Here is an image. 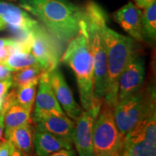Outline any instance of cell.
I'll list each match as a JSON object with an SVG mask.
<instances>
[{
  "label": "cell",
  "instance_id": "cell-1",
  "mask_svg": "<svg viewBox=\"0 0 156 156\" xmlns=\"http://www.w3.org/2000/svg\"><path fill=\"white\" fill-rule=\"evenodd\" d=\"M19 5L59 42L67 44L79 33L83 10L68 0H19Z\"/></svg>",
  "mask_w": 156,
  "mask_h": 156
},
{
  "label": "cell",
  "instance_id": "cell-2",
  "mask_svg": "<svg viewBox=\"0 0 156 156\" xmlns=\"http://www.w3.org/2000/svg\"><path fill=\"white\" fill-rule=\"evenodd\" d=\"M60 61L67 64L75 73L83 108L87 111L96 104L93 91V58L87 36L86 23L83 17L77 36L67 43Z\"/></svg>",
  "mask_w": 156,
  "mask_h": 156
},
{
  "label": "cell",
  "instance_id": "cell-3",
  "mask_svg": "<svg viewBox=\"0 0 156 156\" xmlns=\"http://www.w3.org/2000/svg\"><path fill=\"white\" fill-rule=\"evenodd\" d=\"M86 23L89 44L93 58V91L96 104L101 105L106 93L107 85L106 46L103 34L106 24V12L98 4L90 1L83 10Z\"/></svg>",
  "mask_w": 156,
  "mask_h": 156
},
{
  "label": "cell",
  "instance_id": "cell-4",
  "mask_svg": "<svg viewBox=\"0 0 156 156\" xmlns=\"http://www.w3.org/2000/svg\"><path fill=\"white\" fill-rule=\"evenodd\" d=\"M103 34L106 46L107 85L103 103L114 108L118 98L119 80L122 72L134 57L138 56L133 38L123 36L103 25Z\"/></svg>",
  "mask_w": 156,
  "mask_h": 156
},
{
  "label": "cell",
  "instance_id": "cell-5",
  "mask_svg": "<svg viewBox=\"0 0 156 156\" xmlns=\"http://www.w3.org/2000/svg\"><path fill=\"white\" fill-rule=\"evenodd\" d=\"M94 156H120L125 136L119 131L114 119V107L102 103L93 131Z\"/></svg>",
  "mask_w": 156,
  "mask_h": 156
},
{
  "label": "cell",
  "instance_id": "cell-6",
  "mask_svg": "<svg viewBox=\"0 0 156 156\" xmlns=\"http://www.w3.org/2000/svg\"><path fill=\"white\" fill-rule=\"evenodd\" d=\"M155 104V88L142 87L131 96L117 101L114 108V119L119 131L125 136Z\"/></svg>",
  "mask_w": 156,
  "mask_h": 156
},
{
  "label": "cell",
  "instance_id": "cell-7",
  "mask_svg": "<svg viewBox=\"0 0 156 156\" xmlns=\"http://www.w3.org/2000/svg\"><path fill=\"white\" fill-rule=\"evenodd\" d=\"M156 106L153 105L125 136L124 150L129 156H156Z\"/></svg>",
  "mask_w": 156,
  "mask_h": 156
},
{
  "label": "cell",
  "instance_id": "cell-8",
  "mask_svg": "<svg viewBox=\"0 0 156 156\" xmlns=\"http://www.w3.org/2000/svg\"><path fill=\"white\" fill-rule=\"evenodd\" d=\"M30 53L45 72L58 67L62 56L58 41L48 31L39 25L30 32Z\"/></svg>",
  "mask_w": 156,
  "mask_h": 156
},
{
  "label": "cell",
  "instance_id": "cell-9",
  "mask_svg": "<svg viewBox=\"0 0 156 156\" xmlns=\"http://www.w3.org/2000/svg\"><path fill=\"white\" fill-rule=\"evenodd\" d=\"M101 105H95L89 110L82 112L75 121L73 143L75 144L79 156H94L93 143V126L100 112Z\"/></svg>",
  "mask_w": 156,
  "mask_h": 156
},
{
  "label": "cell",
  "instance_id": "cell-10",
  "mask_svg": "<svg viewBox=\"0 0 156 156\" xmlns=\"http://www.w3.org/2000/svg\"><path fill=\"white\" fill-rule=\"evenodd\" d=\"M32 120L37 129L48 132L73 143L75 124L66 114L41 112L34 114Z\"/></svg>",
  "mask_w": 156,
  "mask_h": 156
},
{
  "label": "cell",
  "instance_id": "cell-11",
  "mask_svg": "<svg viewBox=\"0 0 156 156\" xmlns=\"http://www.w3.org/2000/svg\"><path fill=\"white\" fill-rule=\"evenodd\" d=\"M145 67L143 58L136 56L129 63L119 80L117 101L135 94L145 83Z\"/></svg>",
  "mask_w": 156,
  "mask_h": 156
},
{
  "label": "cell",
  "instance_id": "cell-12",
  "mask_svg": "<svg viewBox=\"0 0 156 156\" xmlns=\"http://www.w3.org/2000/svg\"><path fill=\"white\" fill-rule=\"evenodd\" d=\"M48 80L60 106L69 119L76 121L83 111L74 98L73 92L58 67L48 73Z\"/></svg>",
  "mask_w": 156,
  "mask_h": 156
},
{
  "label": "cell",
  "instance_id": "cell-13",
  "mask_svg": "<svg viewBox=\"0 0 156 156\" xmlns=\"http://www.w3.org/2000/svg\"><path fill=\"white\" fill-rule=\"evenodd\" d=\"M114 19L134 41H144L142 30V10L132 2L116 11Z\"/></svg>",
  "mask_w": 156,
  "mask_h": 156
},
{
  "label": "cell",
  "instance_id": "cell-14",
  "mask_svg": "<svg viewBox=\"0 0 156 156\" xmlns=\"http://www.w3.org/2000/svg\"><path fill=\"white\" fill-rule=\"evenodd\" d=\"M0 18L7 25L28 32H31L40 25L24 9L3 1H0Z\"/></svg>",
  "mask_w": 156,
  "mask_h": 156
},
{
  "label": "cell",
  "instance_id": "cell-15",
  "mask_svg": "<svg viewBox=\"0 0 156 156\" xmlns=\"http://www.w3.org/2000/svg\"><path fill=\"white\" fill-rule=\"evenodd\" d=\"M34 114L49 112L59 114H66L60 106L48 80L47 72H45L38 82V90L35 99Z\"/></svg>",
  "mask_w": 156,
  "mask_h": 156
},
{
  "label": "cell",
  "instance_id": "cell-16",
  "mask_svg": "<svg viewBox=\"0 0 156 156\" xmlns=\"http://www.w3.org/2000/svg\"><path fill=\"white\" fill-rule=\"evenodd\" d=\"M34 146L36 156H48L62 149H72L73 143L48 132L36 129Z\"/></svg>",
  "mask_w": 156,
  "mask_h": 156
},
{
  "label": "cell",
  "instance_id": "cell-17",
  "mask_svg": "<svg viewBox=\"0 0 156 156\" xmlns=\"http://www.w3.org/2000/svg\"><path fill=\"white\" fill-rule=\"evenodd\" d=\"M35 129L32 123L15 128L5 137L25 156H33Z\"/></svg>",
  "mask_w": 156,
  "mask_h": 156
},
{
  "label": "cell",
  "instance_id": "cell-18",
  "mask_svg": "<svg viewBox=\"0 0 156 156\" xmlns=\"http://www.w3.org/2000/svg\"><path fill=\"white\" fill-rule=\"evenodd\" d=\"M2 114H3L5 137L14 129L33 122L30 113L17 103L11 105Z\"/></svg>",
  "mask_w": 156,
  "mask_h": 156
},
{
  "label": "cell",
  "instance_id": "cell-19",
  "mask_svg": "<svg viewBox=\"0 0 156 156\" xmlns=\"http://www.w3.org/2000/svg\"><path fill=\"white\" fill-rule=\"evenodd\" d=\"M44 73L45 71L40 67H29L12 72V87H20L33 83L38 84Z\"/></svg>",
  "mask_w": 156,
  "mask_h": 156
},
{
  "label": "cell",
  "instance_id": "cell-20",
  "mask_svg": "<svg viewBox=\"0 0 156 156\" xmlns=\"http://www.w3.org/2000/svg\"><path fill=\"white\" fill-rule=\"evenodd\" d=\"M142 12V30L144 41L154 44L156 38V2Z\"/></svg>",
  "mask_w": 156,
  "mask_h": 156
},
{
  "label": "cell",
  "instance_id": "cell-21",
  "mask_svg": "<svg viewBox=\"0 0 156 156\" xmlns=\"http://www.w3.org/2000/svg\"><path fill=\"white\" fill-rule=\"evenodd\" d=\"M3 64L11 72L29 67H40L38 61L32 54L20 51L12 54Z\"/></svg>",
  "mask_w": 156,
  "mask_h": 156
},
{
  "label": "cell",
  "instance_id": "cell-22",
  "mask_svg": "<svg viewBox=\"0 0 156 156\" xmlns=\"http://www.w3.org/2000/svg\"><path fill=\"white\" fill-rule=\"evenodd\" d=\"M38 84L33 83L20 87H14L15 99L17 104L31 113L36 96V87Z\"/></svg>",
  "mask_w": 156,
  "mask_h": 156
},
{
  "label": "cell",
  "instance_id": "cell-23",
  "mask_svg": "<svg viewBox=\"0 0 156 156\" xmlns=\"http://www.w3.org/2000/svg\"><path fill=\"white\" fill-rule=\"evenodd\" d=\"M12 86V81L11 77L0 80V112L2 110L4 101Z\"/></svg>",
  "mask_w": 156,
  "mask_h": 156
},
{
  "label": "cell",
  "instance_id": "cell-24",
  "mask_svg": "<svg viewBox=\"0 0 156 156\" xmlns=\"http://www.w3.org/2000/svg\"><path fill=\"white\" fill-rule=\"evenodd\" d=\"M17 51V41L15 40V42L13 44L7 45L4 47L0 48V63H4L9 56Z\"/></svg>",
  "mask_w": 156,
  "mask_h": 156
},
{
  "label": "cell",
  "instance_id": "cell-25",
  "mask_svg": "<svg viewBox=\"0 0 156 156\" xmlns=\"http://www.w3.org/2000/svg\"><path fill=\"white\" fill-rule=\"evenodd\" d=\"M12 145L9 140L0 143V156H10Z\"/></svg>",
  "mask_w": 156,
  "mask_h": 156
},
{
  "label": "cell",
  "instance_id": "cell-26",
  "mask_svg": "<svg viewBox=\"0 0 156 156\" xmlns=\"http://www.w3.org/2000/svg\"><path fill=\"white\" fill-rule=\"evenodd\" d=\"M12 72L3 63H0V80L10 77Z\"/></svg>",
  "mask_w": 156,
  "mask_h": 156
},
{
  "label": "cell",
  "instance_id": "cell-27",
  "mask_svg": "<svg viewBox=\"0 0 156 156\" xmlns=\"http://www.w3.org/2000/svg\"><path fill=\"white\" fill-rule=\"evenodd\" d=\"M48 156H76V154L75 151L72 148L69 150L62 149L61 151L55 152V153L51 154Z\"/></svg>",
  "mask_w": 156,
  "mask_h": 156
},
{
  "label": "cell",
  "instance_id": "cell-28",
  "mask_svg": "<svg viewBox=\"0 0 156 156\" xmlns=\"http://www.w3.org/2000/svg\"><path fill=\"white\" fill-rule=\"evenodd\" d=\"M155 2V0H134L135 6L140 9L147 8Z\"/></svg>",
  "mask_w": 156,
  "mask_h": 156
},
{
  "label": "cell",
  "instance_id": "cell-29",
  "mask_svg": "<svg viewBox=\"0 0 156 156\" xmlns=\"http://www.w3.org/2000/svg\"><path fill=\"white\" fill-rule=\"evenodd\" d=\"M15 42L14 38H0V48L4 47L7 45L13 44Z\"/></svg>",
  "mask_w": 156,
  "mask_h": 156
},
{
  "label": "cell",
  "instance_id": "cell-30",
  "mask_svg": "<svg viewBox=\"0 0 156 156\" xmlns=\"http://www.w3.org/2000/svg\"><path fill=\"white\" fill-rule=\"evenodd\" d=\"M5 129L3 122V114L0 113V143L7 140L5 138H3V130Z\"/></svg>",
  "mask_w": 156,
  "mask_h": 156
},
{
  "label": "cell",
  "instance_id": "cell-31",
  "mask_svg": "<svg viewBox=\"0 0 156 156\" xmlns=\"http://www.w3.org/2000/svg\"><path fill=\"white\" fill-rule=\"evenodd\" d=\"M10 156H25V155H23L20 151H19L17 148H15L14 146L12 145Z\"/></svg>",
  "mask_w": 156,
  "mask_h": 156
},
{
  "label": "cell",
  "instance_id": "cell-32",
  "mask_svg": "<svg viewBox=\"0 0 156 156\" xmlns=\"http://www.w3.org/2000/svg\"><path fill=\"white\" fill-rule=\"evenodd\" d=\"M6 28H7V23L0 18V31L4 30Z\"/></svg>",
  "mask_w": 156,
  "mask_h": 156
},
{
  "label": "cell",
  "instance_id": "cell-33",
  "mask_svg": "<svg viewBox=\"0 0 156 156\" xmlns=\"http://www.w3.org/2000/svg\"><path fill=\"white\" fill-rule=\"evenodd\" d=\"M120 156H129V154L127 153V152H126L125 150L124 149V151H123L122 153L121 154Z\"/></svg>",
  "mask_w": 156,
  "mask_h": 156
}]
</instances>
